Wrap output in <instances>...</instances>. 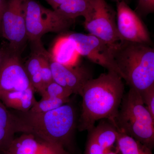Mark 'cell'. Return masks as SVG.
Instances as JSON below:
<instances>
[{
    "label": "cell",
    "instance_id": "1",
    "mask_svg": "<svg viewBox=\"0 0 154 154\" xmlns=\"http://www.w3.org/2000/svg\"><path fill=\"white\" fill-rule=\"evenodd\" d=\"M124 89L122 78L113 71H108L89 80L81 95L82 105L79 130L91 131L100 119H108L114 124Z\"/></svg>",
    "mask_w": 154,
    "mask_h": 154
},
{
    "label": "cell",
    "instance_id": "2",
    "mask_svg": "<svg viewBox=\"0 0 154 154\" xmlns=\"http://www.w3.org/2000/svg\"><path fill=\"white\" fill-rule=\"evenodd\" d=\"M11 111L16 133L32 134L64 148L69 142L76 121L75 110L72 105L64 104L42 113Z\"/></svg>",
    "mask_w": 154,
    "mask_h": 154
},
{
    "label": "cell",
    "instance_id": "3",
    "mask_svg": "<svg viewBox=\"0 0 154 154\" xmlns=\"http://www.w3.org/2000/svg\"><path fill=\"white\" fill-rule=\"evenodd\" d=\"M113 57L130 88L141 94L154 86V50L149 45L122 41L112 48Z\"/></svg>",
    "mask_w": 154,
    "mask_h": 154
},
{
    "label": "cell",
    "instance_id": "4",
    "mask_svg": "<svg viewBox=\"0 0 154 154\" xmlns=\"http://www.w3.org/2000/svg\"><path fill=\"white\" fill-rule=\"evenodd\" d=\"M121 105L114 123L117 129L150 149L154 144V118L144 104L140 93L130 88Z\"/></svg>",
    "mask_w": 154,
    "mask_h": 154
},
{
    "label": "cell",
    "instance_id": "5",
    "mask_svg": "<svg viewBox=\"0 0 154 154\" xmlns=\"http://www.w3.org/2000/svg\"><path fill=\"white\" fill-rule=\"evenodd\" d=\"M25 24L28 40L40 41L48 32H60L66 30L73 20L63 18L54 10L45 8L35 0H25Z\"/></svg>",
    "mask_w": 154,
    "mask_h": 154
},
{
    "label": "cell",
    "instance_id": "6",
    "mask_svg": "<svg viewBox=\"0 0 154 154\" xmlns=\"http://www.w3.org/2000/svg\"><path fill=\"white\" fill-rule=\"evenodd\" d=\"M116 13L105 0H94L92 8L84 17V25L89 34L116 47L122 41L117 31Z\"/></svg>",
    "mask_w": 154,
    "mask_h": 154
},
{
    "label": "cell",
    "instance_id": "7",
    "mask_svg": "<svg viewBox=\"0 0 154 154\" xmlns=\"http://www.w3.org/2000/svg\"><path fill=\"white\" fill-rule=\"evenodd\" d=\"M74 46L78 54L87 57L109 71L118 74L123 79L113 57L112 48L96 36L82 33H72L66 36Z\"/></svg>",
    "mask_w": 154,
    "mask_h": 154
},
{
    "label": "cell",
    "instance_id": "8",
    "mask_svg": "<svg viewBox=\"0 0 154 154\" xmlns=\"http://www.w3.org/2000/svg\"><path fill=\"white\" fill-rule=\"evenodd\" d=\"M25 0H7L3 14L1 30L9 47L21 53L28 40L25 24Z\"/></svg>",
    "mask_w": 154,
    "mask_h": 154
},
{
    "label": "cell",
    "instance_id": "9",
    "mask_svg": "<svg viewBox=\"0 0 154 154\" xmlns=\"http://www.w3.org/2000/svg\"><path fill=\"white\" fill-rule=\"evenodd\" d=\"M116 27L121 41L149 45L150 36L140 17L124 1L116 3Z\"/></svg>",
    "mask_w": 154,
    "mask_h": 154
},
{
    "label": "cell",
    "instance_id": "10",
    "mask_svg": "<svg viewBox=\"0 0 154 154\" xmlns=\"http://www.w3.org/2000/svg\"><path fill=\"white\" fill-rule=\"evenodd\" d=\"M5 48V56L0 65V95L32 87L20 59L21 54L11 49L8 45Z\"/></svg>",
    "mask_w": 154,
    "mask_h": 154
},
{
    "label": "cell",
    "instance_id": "11",
    "mask_svg": "<svg viewBox=\"0 0 154 154\" xmlns=\"http://www.w3.org/2000/svg\"><path fill=\"white\" fill-rule=\"evenodd\" d=\"M3 154H70L62 146L29 133L14 138Z\"/></svg>",
    "mask_w": 154,
    "mask_h": 154
},
{
    "label": "cell",
    "instance_id": "12",
    "mask_svg": "<svg viewBox=\"0 0 154 154\" xmlns=\"http://www.w3.org/2000/svg\"><path fill=\"white\" fill-rule=\"evenodd\" d=\"M53 81L69 90L72 94L81 96L86 84L92 79L90 72L83 66H67L50 59Z\"/></svg>",
    "mask_w": 154,
    "mask_h": 154
},
{
    "label": "cell",
    "instance_id": "13",
    "mask_svg": "<svg viewBox=\"0 0 154 154\" xmlns=\"http://www.w3.org/2000/svg\"><path fill=\"white\" fill-rule=\"evenodd\" d=\"M34 89L31 87L23 91L5 92L0 95V100L7 108L26 112L36 103Z\"/></svg>",
    "mask_w": 154,
    "mask_h": 154
},
{
    "label": "cell",
    "instance_id": "14",
    "mask_svg": "<svg viewBox=\"0 0 154 154\" xmlns=\"http://www.w3.org/2000/svg\"><path fill=\"white\" fill-rule=\"evenodd\" d=\"M32 53L25 63V69L34 91L41 95L43 91L42 81L40 52L43 47L41 40L32 42Z\"/></svg>",
    "mask_w": 154,
    "mask_h": 154
},
{
    "label": "cell",
    "instance_id": "15",
    "mask_svg": "<svg viewBox=\"0 0 154 154\" xmlns=\"http://www.w3.org/2000/svg\"><path fill=\"white\" fill-rule=\"evenodd\" d=\"M51 59L67 66L77 65L78 54L71 42L66 36L59 38L50 53Z\"/></svg>",
    "mask_w": 154,
    "mask_h": 154
},
{
    "label": "cell",
    "instance_id": "16",
    "mask_svg": "<svg viewBox=\"0 0 154 154\" xmlns=\"http://www.w3.org/2000/svg\"><path fill=\"white\" fill-rule=\"evenodd\" d=\"M91 131L90 137L96 141L106 151L113 146L118 137V129L109 120L101 122Z\"/></svg>",
    "mask_w": 154,
    "mask_h": 154
},
{
    "label": "cell",
    "instance_id": "17",
    "mask_svg": "<svg viewBox=\"0 0 154 154\" xmlns=\"http://www.w3.org/2000/svg\"><path fill=\"white\" fill-rule=\"evenodd\" d=\"M0 100V153L3 154L12 142L16 133L11 110Z\"/></svg>",
    "mask_w": 154,
    "mask_h": 154
},
{
    "label": "cell",
    "instance_id": "18",
    "mask_svg": "<svg viewBox=\"0 0 154 154\" xmlns=\"http://www.w3.org/2000/svg\"><path fill=\"white\" fill-rule=\"evenodd\" d=\"M94 0H69L67 2L54 10L61 17L69 20L77 17H85L91 11Z\"/></svg>",
    "mask_w": 154,
    "mask_h": 154
},
{
    "label": "cell",
    "instance_id": "19",
    "mask_svg": "<svg viewBox=\"0 0 154 154\" xmlns=\"http://www.w3.org/2000/svg\"><path fill=\"white\" fill-rule=\"evenodd\" d=\"M116 143L117 149L121 154H147V147L119 130Z\"/></svg>",
    "mask_w": 154,
    "mask_h": 154
},
{
    "label": "cell",
    "instance_id": "20",
    "mask_svg": "<svg viewBox=\"0 0 154 154\" xmlns=\"http://www.w3.org/2000/svg\"><path fill=\"white\" fill-rule=\"evenodd\" d=\"M69 100L54 97H42L41 100L38 102L37 101L29 110L35 113L48 112L66 104Z\"/></svg>",
    "mask_w": 154,
    "mask_h": 154
},
{
    "label": "cell",
    "instance_id": "21",
    "mask_svg": "<svg viewBox=\"0 0 154 154\" xmlns=\"http://www.w3.org/2000/svg\"><path fill=\"white\" fill-rule=\"evenodd\" d=\"M40 58L41 79L44 91L45 88L54 81L50 66V53L48 52L43 46L40 50Z\"/></svg>",
    "mask_w": 154,
    "mask_h": 154
},
{
    "label": "cell",
    "instance_id": "22",
    "mask_svg": "<svg viewBox=\"0 0 154 154\" xmlns=\"http://www.w3.org/2000/svg\"><path fill=\"white\" fill-rule=\"evenodd\" d=\"M72 93L69 90L53 82L48 85L41 94L42 97H54L68 99Z\"/></svg>",
    "mask_w": 154,
    "mask_h": 154
},
{
    "label": "cell",
    "instance_id": "23",
    "mask_svg": "<svg viewBox=\"0 0 154 154\" xmlns=\"http://www.w3.org/2000/svg\"><path fill=\"white\" fill-rule=\"evenodd\" d=\"M144 104L154 118V86L141 94Z\"/></svg>",
    "mask_w": 154,
    "mask_h": 154
},
{
    "label": "cell",
    "instance_id": "24",
    "mask_svg": "<svg viewBox=\"0 0 154 154\" xmlns=\"http://www.w3.org/2000/svg\"><path fill=\"white\" fill-rule=\"evenodd\" d=\"M154 11V0H139L136 11L138 15L146 16Z\"/></svg>",
    "mask_w": 154,
    "mask_h": 154
},
{
    "label": "cell",
    "instance_id": "25",
    "mask_svg": "<svg viewBox=\"0 0 154 154\" xmlns=\"http://www.w3.org/2000/svg\"><path fill=\"white\" fill-rule=\"evenodd\" d=\"M105 151L99 144L89 137L86 149V154H105Z\"/></svg>",
    "mask_w": 154,
    "mask_h": 154
},
{
    "label": "cell",
    "instance_id": "26",
    "mask_svg": "<svg viewBox=\"0 0 154 154\" xmlns=\"http://www.w3.org/2000/svg\"><path fill=\"white\" fill-rule=\"evenodd\" d=\"M48 4L52 7L53 10H56L59 7L67 2L69 0H45Z\"/></svg>",
    "mask_w": 154,
    "mask_h": 154
},
{
    "label": "cell",
    "instance_id": "27",
    "mask_svg": "<svg viewBox=\"0 0 154 154\" xmlns=\"http://www.w3.org/2000/svg\"><path fill=\"white\" fill-rule=\"evenodd\" d=\"M7 0H0V30L2 27L3 14L5 9Z\"/></svg>",
    "mask_w": 154,
    "mask_h": 154
},
{
    "label": "cell",
    "instance_id": "28",
    "mask_svg": "<svg viewBox=\"0 0 154 154\" xmlns=\"http://www.w3.org/2000/svg\"><path fill=\"white\" fill-rule=\"evenodd\" d=\"M5 54V47L0 48V65L2 63Z\"/></svg>",
    "mask_w": 154,
    "mask_h": 154
},
{
    "label": "cell",
    "instance_id": "29",
    "mask_svg": "<svg viewBox=\"0 0 154 154\" xmlns=\"http://www.w3.org/2000/svg\"><path fill=\"white\" fill-rule=\"evenodd\" d=\"M113 1L116 2V3L118 2H121V1H124V2H125L127 3V4H128V2H129L130 0H113Z\"/></svg>",
    "mask_w": 154,
    "mask_h": 154
},
{
    "label": "cell",
    "instance_id": "30",
    "mask_svg": "<svg viewBox=\"0 0 154 154\" xmlns=\"http://www.w3.org/2000/svg\"><path fill=\"white\" fill-rule=\"evenodd\" d=\"M105 154H117L116 152L112 151H110L108 150L106 151L105 152Z\"/></svg>",
    "mask_w": 154,
    "mask_h": 154
},
{
    "label": "cell",
    "instance_id": "31",
    "mask_svg": "<svg viewBox=\"0 0 154 154\" xmlns=\"http://www.w3.org/2000/svg\"><path fill=\"white\" fill-rule=\"evenodd\" d=\"M147 154H152L150 149L148 148L147 149Z\"/></svg>",
    "mask_w": 154,
    "mask_h": 154
}]
</instances>
